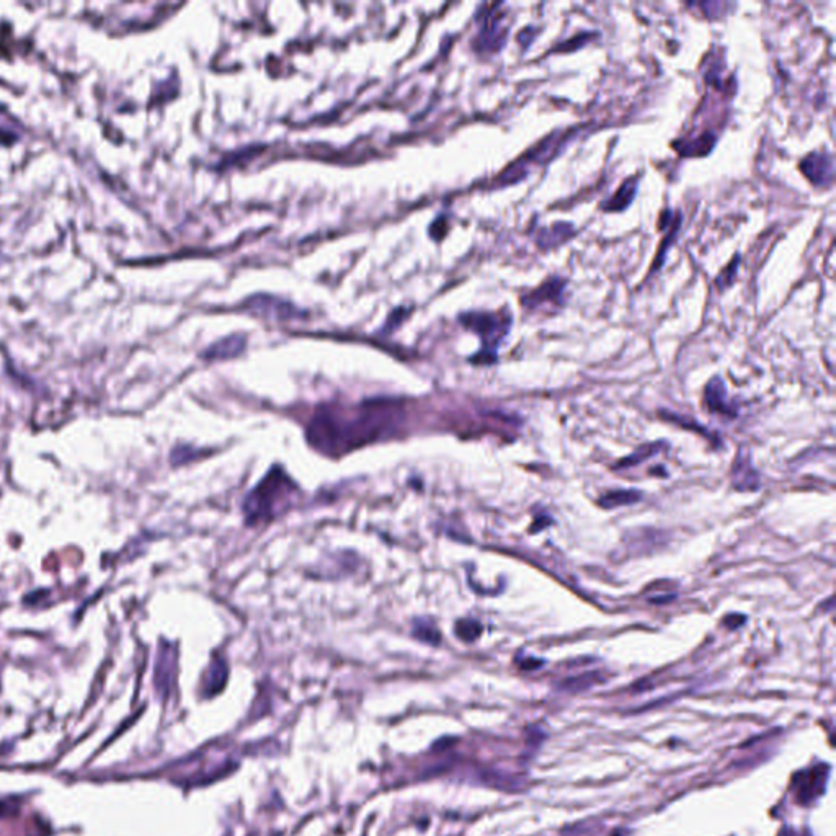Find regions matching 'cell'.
Instances as JSON below:
<instances>
[{
    "label": "cell",
    "instance_id": "6da1fadb",
    "mask_svg": "<svg viewBox=\"0 0 836 836\" xmlns=\"http://www.w3.org/2000/svg\"><path fill=\"white\" fill-rule=\"evenodd\" d=\"M400 412L389 402H374L358 410H322L309 426V441L322 453L338 454L389 435Z\"/></svg>",
    "mask_w": 836,
    "mask_h": 836
},
{
    "label": "cell",
    "instance_id": "7a4b0ae2",
    "mask_svg": "<svg viewBox=\"0 0 836 836\" xmlns=\"http://www.w3.org/2000/svg\"><path fill=\"white\" fill-rule=\"evenodd\" d=\"M296 492L297 487L289 475L283 469L273 467L245 498L244 511L247 522L258 525L276 518L289 508Z\"/></svg>",
    "mask_w": 836,
    "mask_h": 836
},
{
    "label": "cell",
    "instance_id": "3957f363",
    "mask_svg": "<svg viewBox=\"0 0 836 836\" xmlns=\"http://www.w3.org/2000/svg\"><path fill=\"white\" fill-rule=\"evenodd\" d=\"M467 328L479 333L485 342V347L495 348L501 342L511 327V314L495 312H469L462 317Z\"/></svg>",
    "mask_w": 836,
    "mask_h": 836
},
{
    "label": "cell",
    "instance_id": "277c9868",
    "mask_svg": "<svg viewBox=\"0 0 836 836\" xmlns=\"http://www.w3.org/2000/svg\"><path fill=\"white\" fill-rule=\"evenodd\" d=\"M566 289L567 280L561 278V276H552V278H547L541 286H537L536 289L521 296V306L530 311L541 309L544 306L561 309V307L566 306Z\"/></svg>",
    "mask_w": 836,
    "mask_h": 836
},
{
    "label": "cell",
    "instance_id": "5b68a950",
    "mask_svg": "<svg viewBox=\"0 0 836 836\" xmlns=\"http://www.w3.org/2000/svg\"><path fill=\"white\" fill-rule=\"evenodd\" d=\"M505 13L492 12L485 15L480 33L475 38V49L479 51H500L506 43L508 25L503 23Z\"/></svg>",
    "mask_w": 836,
    "mask_h": 836
},
{
    "label": "cell",
    "instance_id": "8992f818",
    "mask_svg": "<svg viewBox=\"0 0 836 836\" xmlns=\"http://www.w3.org/2000/svg\"><path fill=\"white\" fill-rule=\"evenodd\" d=\"M801 172L815 186H832L835 164L830 154L812 153L801 162Z\"/></svg>",
    "mask_w": 836,
    "mask_h": 836
},
{
    "label": "cell",
    "instance_id": "52a82bcc",
    "mask_svg": "<svg viewBox=\"0 0 836 836\" xmlns=\"http://www.w3.org/2000/svg\"><path fill=\"white\" fill-rule=\"evenodd\" d=\"M637 190H639V179H637V177L626 179L623 183H621V186L618 188V190H616L614 195L611 196L609 200H606L603 205H601V209H603L604 213L624 211V209L629 208L631 203L634 201Z\"/></svg>",
    "mask_w": 836,
    "mask_h": 836
},
{
    "label": "cell",
    "instance_id": "ba28073f",
    "mask_svg": "<svg viewBox=\"0 0 836 836\" xmlns=\"http://www.w3.org/2000/svg\"><path fill=\"white\" fill-rule=\"evenodd\" d=\"M715 141H717V136H715L714 133H703L701 136H698V138L688 141L686 144L673 145V148L678 149V153L681 155L701 157V155H707L710 150L714 149Z\"/></svg>",
    "mask_w": 836,
    "mask_h": 836
},
{
    "label": "cell",
    "instance_id": "9c48e42d",
    "mask_svg": "<svg viewBox=\"0 0 836 836\" xmlns=\"http://www.w3.org/2000/svg\"><path fill=\"white\" fill-rule=\"evenodd\" d=\"M825 776H827V771L822 770H813L810 772L807 780L804 781V784H801V791H799L797 796L799 802L808 804L812 799L817 797L825 789Z\"/></svg>",
    "mask_w": 836,
    "mask_h": 836
},
{
    "label": "cell",
    "instance_id": "30bf717a",
    "mask_svg": "<svg viewBox=\"0 0 836 836\" xmlns=\"http://www.w3.org/2000/svg\"><path fill=\"white\" fill-rule=\"evenodd\" d=\"M245 338L240 335H234L229 338H224L222 342L213 345L206 352V358H232L244 350Z\"/></svg>",
    "mask_w": 836,
    "mask_h": 836
},
{
    "label": "cell",
    "instance_id": "8fae6325",
    "mask_svg": "<svg viewBox=\"0 0 836 836\" xmlns=\"http://www.w3.org/2000/svg\"><path fill=\"white\" fill-rule=\"evenodd\" d=\"M544 231L547 234H552V235L551 237L537 239L539 247H557V245H561L563 242H567L568 239H572L573 234L577 232L572 224H567V222H556L554 226L544 229Z\"/></svg>",
    "mask_w": 836,
    "mask_h": 836
},
{
    "label": "cell",
    "instance_id": "7c38bea8",
    "mask_svg": "<svg viewBox=\"0 0 836 836\" xmlns=\"http://www.w3.org/2000/svg\"><path fill=\"white\" fill-rule=\"evenodd\" d=\"M705 404L710 410L719 412V414H729V409L725 407V388L720 378H714L705 388Z\"/></svg>",
    "mask_w": 836,
    "mask_h": 836
},
{
    "label": "cell",
    "instance_id": "4fadbf2b",
    "mask_svg": "<svg viewBox=\"0 0 836 836\" xmlns=\"http://www.w3.org/2000/svg\"><path fill=\"white\" fill-rule=\"evenodd\" d=\"M639 498L640 494L634 492V490H627V492L626 490H614V492L601 496L599 505L603 506V508H614V506L621 505H632Z\"/></svg>",
    "mask_w": 836,
    "mask_h": 836
},
{
    "label": "cell",
    "instance_id": "5bb4252c",
    "mask_svg": "<svg viewBox=\"0 0 836 836\" xmlns=\"http://www.w3.org/2000/svg\"><path fill=\"white\" fill-rule=\"evenodd\" d=\"M208 673L209 675L206 679V689L209 693H216L217 689H221L224 686V683H226V663L222 660H214L211 663V667H209Z\"/></svg>",
    "mask_w": 836,
    "mask_h": 836
},
{
    "label": "cell",
    "instance_id": "9a60e30c",
    "mask_svg": "<svg viewBox=\"0 0 836 836\" xmlns=\"http://www.w3.org/2000/svg\"><path fill=\"white\" fill-rule=\"evenodd\" d=\"M739 265H740V255H735L734 260H730V263L725 266L722 271H720L717 280H715V283H717L720 291L727 289L729 286L734 285V281L736 280V273H739Z\"/></svg>",
    "mask_w": 836,
    "mask_h": 836
},
{
    "label": "cell",
    "instance_id": "2e32d148",
    "mask_svg": "<svg viewBox=\"0 0 836 836\" xmlns=\"http://www.w3.org/2000/svg\"><path fill=\"white\" fill-rule=\"evenodd\" d=\"M480 631H482V627H480L479 623H475V621H461V623L456 624L458 635L461 637L462 640L467 642L477 639Z\"/></svg>",
    "mask_w": 836,
    "mask_h": 836
},
{
    "label": "cell",
    "instance_id": "e0dca14e",
    "mask_svg": "<svg viewBox=\"0 0 836 836\" xmlns=\"http://www.w3.org/2000/svg\"><path fill=\"white\" fill-rule=\"evenodd\" d=\"M592 36H593L592 33H580L577 36H572V38L568 40V41H566V43H563V44L556 46V48H554L551 52H562V51L571 52L573 49H580V48H583V46L588 43Z\"/></svg>",
    "mask_w": 836,
    "mask_h": 836
},
{
    "label": "cell",
    "instance_id": "ac0fdd59",
    "mask_svg": "<svg viewBox=\"0 0 836 836\" xmlns=\"http://www.w3.org/2000/svg\"><path fill=\"white\" fill-rule=\"evenodd\" d=\"M415 635L426 642H431V644H436V642L440 640V632H438L435 627L428 626V623H417Z\"/></svg>",
    "mask_w": 836,
    "mask_h": 836
},
{
    "label": "cell",
    "instance_id": "d6986e66",
    "mask_svg": "<svg viewBox=\"0 0 836 836\" xmlns=\"http://www.w3.org/2000/svg\"><path fill=\"white\" fill-rule=\"evenodd\" d=\"M653 453H655V446H653V444H650V446L642 448V449H637V453L634 454V456H631L629 459H626V461H623V464H621V466H626L627 462H632L631 466H634V464L637 461H639V458H640V461H642V459H647Z\"/></svg>",
    "mask_w": 836,
    "mask_h": 836
}]
</instances>
